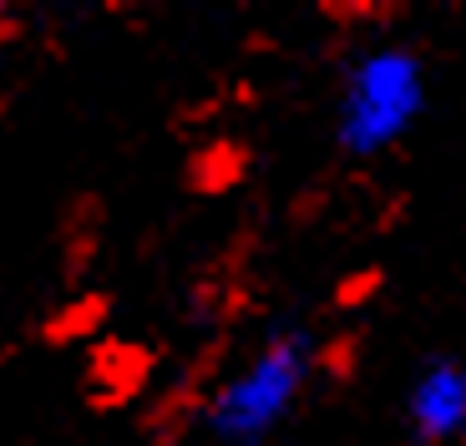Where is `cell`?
<instances>
[{"label":"cell","mask_w":466,"mask_h":446,"mask_svg":"<svg viewBox=\"0 0 466 446\" xmlns=\"http://www.w3.org/2000/svg\"><path fill=\"white\" fill-rule=\"evenodd\" d=\"M319 370V335L299 319L274 325L203 400V431L218 446H268L289 426Z\"/></svg>","instance_id":"cell-1"},{"label":"cell","mask_w":466,"mask_h":446,"mask_svg":"<svg viewBox=\"0 0 466 446\" xmlns=\"http://www.w3.org/2000/svg\"><path fill=\"white\" fill-rule=\"evenodd\" d=\"M431 106V82L420 51L400 41H375L355 51L335 92V147L355 163L385 157L410 137Z\"/></svg>","instance_id":"cell-2"},{"label":"cell","mask_w":466,"mask_h":446,"mask_svg":"<svg viewBox=\"0 0 466 446\" xmlns=\"http://www.w3.org/2000/svg\"><path fill=\"white\" fill-rule=\"evenodd\" d=\"M400 426H406L410 446L466 441V360H456V355H426L406 380Z\"/></svg>","instance_id":"cell-3"}]
</instances>
